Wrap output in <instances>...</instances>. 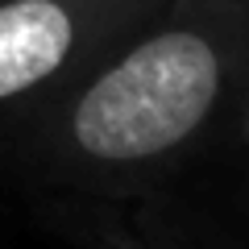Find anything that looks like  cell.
<instances>
[{"mask_svg":"<svg viewBox=\"0 0 249 249\" xmlns=\"http://www.w3.org/2000/svg\"><path fill=\"white\" fill-rule=\"evenodd\" d=\"M162 0H0V133L137 29Z\"/></svg>","mask_w":249,"mask_h":249,"instance_id":"7a4b0ae2","label":"cell"},{"mask_svg":"<svg viewBox=\"0 0 249 249\" xmlns=\"http://www.w3.org/2000/svg\"><path fill=\"white\" fill-rule=\"evenodd\" d=\"M249 104V0H162L46 104L0 133V162L62 199L162 175Z\"/></svg>","mask_w":249,"mask_h":249,"instance_id":"6da1fadb","label":"cell"},{"mask_svg":"<svg viewBox=\"0 0 249 249\" xmlns=\"http://www.w3.org/2000/svg\"><path fill=\"white\" fill-rule=\"evenodd\" d=\"M224 137H232V142H241V145H245V150H249V104L241 108L237 116H232V124H229V129H224Z\"/></svg>","mask_w":249,"mask_h":249,"instance_id":"3957f363","label":"cell"}]
</instances>
